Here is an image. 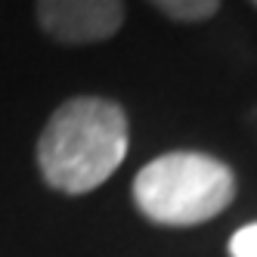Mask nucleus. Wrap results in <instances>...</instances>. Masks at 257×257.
I'll return each instance as SVG.
<instances>
[{"label": "nucleus", "mask_w": 257, "mask_h": 257, "mask_svg": "<svg viewBox=\"0 0 257 257\" xmlns=\"http://www.w3.org/2000/svg\"><path fill=\"white\" fill-rule=\"evenodd\" d=\"M235 177L205 152H168L134 177V201L158 226H198L229 208Z\"/></svg>", "instance_id": "2"}, {"label": "nucleus", "mask_w": 257, "mask_h": 257, "mask_svg": "<svg viewBox=\"0 0 257 257\" xmlns=\"http://www.w3.org/2000/svg\"><path fill=\"white\" fill-rule=\"evenodd\" d=\"M254 4H257V0H254Z\"/></svg>", "instance_id": "6"}, {"label": "nucleus", "mask_w": 257, "mask_h": 257, "mask_svg": "<svg viewBox=\"0 0 257 257\" xmlns=\"http://www.w3.org/2000/svg\"><path fill=\"white\" fill-rule=\"evenodd\" d=\"M229 257H257V220L248 223V226H242L238 232H232Z\"/></svg>", "instance_id": "5"}, {"label": "nucleus", "mask_w": 257, "mask_h": 257, "mask_svg": "<svg viewBox=\"0 0 257 257\" xmlns=\"http://www.w3.org/2000/svg\"><path fill=\"white\" fill-rule=\"evenodd\" d=\"M152 4L177 22H201L220 10V0H152Z\"/></svg>", "instance_id": "4"}, {"label": "nucleus", "mask_w": 257, "mask_h": 257, "mask_svg": "<svg viewBox=\"0 0 257 257\" xmlns=\"http://www.w3.org/2000/svg\"><path fill=\"white\" fill-rule=\"evenodd\" d=\"M127 115L102 96L65 99L38 140V168L53 189L84 195L102 186L127 155Z\"/></svg>", "instance_id": "1"}, {"label": "nucleus", "mask_w": 257, "mask_h": 257, "mask_svg": "<svg viewBox=\"0 0 257 257\" xmlns=\"http://www.w3.org/2000/svg\"><path fill=\"white\" fill-rule=\"evenodd\" d=\"M41 28L62 44L105 41L124 22L121 0H38Z\"/></svg>", "instance_id": "3"}]
</instances>
